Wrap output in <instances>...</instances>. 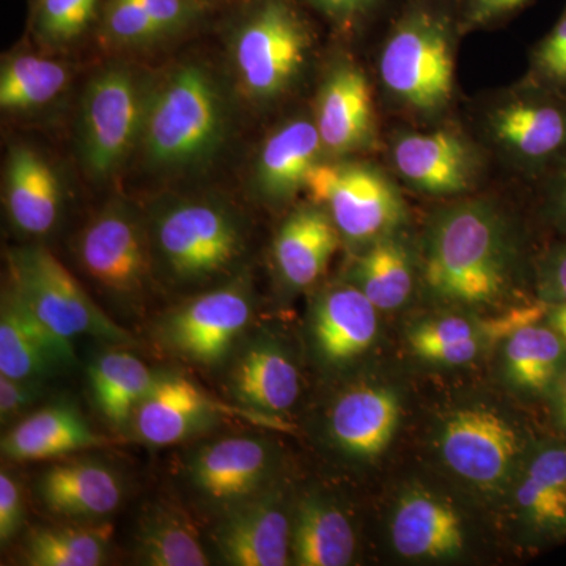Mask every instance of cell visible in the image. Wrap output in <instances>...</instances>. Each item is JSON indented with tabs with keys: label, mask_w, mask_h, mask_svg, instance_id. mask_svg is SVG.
Returning a JSON list of instances; mask_svg holds the SVG:
<instances>
[{
	"label": "cell",
	"mask_w": 566,
	"mask_h": 566,
	"mask_svg": "<svg viewBox=\"0 0 566 566\" xmlns=\"http://www.w3.org/2000/svg\"><path fill=\"white\" fill-rule=\"evenodd\" d=\"M419 240L420 286L442 304L504 303L531 282L535 260L516 208L499 191L436 205Z\"/></svg>",
	"instance_id": "obj_1"
},
{
	"label": "cell",
	"mask_w": 566,
	"mask_h": 566,
	"mask_svg": "<svg viewBox=\"0 0 566 566\" xmlns=\"http://www.w3.org/2000/svg\"><path fill=\"white\" fill-rule=\"evenodd\" d=\"M463 39L457 0H400L382 28L371 69L385 115L415 126L457 117Z\"/></svg>",
	"instance_id": "obj_2"
},
{
	"label": "cell",
	"mask_w": 566,
	"mask_h": 566,
	"mask_svg": "<svg viewBox=\"0 0 566 566\" xmlns=\"http://www.w3.org/2000/svg\"><path fill=\"white\" fill-rule=\"evenodd\" d=\"M463 118L495 170L526 188L566 161V93L523 76L476 95Z\"/></svg>",
	"instance_id": "obj_3"
},
{
	"label": "cell",
	"mask_w": 566,
	"mask_h": 566,
	"mask_svg": "<svg viewBox=\"0 0 566 566\" xmlns=\"http://www.w3.org/2000/svg\"><path fill=\"white\" fill-rule=\"evenodd\" d=\"M381 155L405 191L436 203L486 191L497 172L460 114L430 126L394 122L385 132Z\"/></svg>",
	"instance_id": "obj_4"
},
{
	"label": "cell",
	"mask_w": 566,
	"mask_h": 566,
	"mask_svg": "<svg viewBox=\"0 0 566 566\" xmlns=\"http://www.w3.org/2000/svg\"><path fill=\"white\" fill-rule=\"evenodd\" d=\"M226 134L221 88L202 66L180 65L151 85L139 145L156 169L182 170L210 161Z\"/></svg>",
	"instance_id": "obj_5"
},
{
	"label": "cell",
	"mask_w": 566,
	"mask_h": 566,
	"mask_svg": "<svg viewBox=\"0 0 566 566\" xmlns=\"http://www.w3.org/2000/svg\"><path fill=\"white\" fill-rule=\"evenodd\" d=\"M303 0H253L233 33V62L253 102L292 95L315 59L316 31Z\"/></svg>",
	"instance_id": "obj_6"
},
{
	"label": "cell",
	"mask_w": 566,
	"mask_h": 566,
	"mask_svg": "<svg viewBox=\"0 0 566 566\" xmlns=\"http://www.w3.org/2000/svg\"><path fill=\"white\" fill-rule=\"evenodd\" d=\"M153 262L170 282L199 286L230 273L245 249L244 227L232 208L210 199H180L153 211Z\"/></svg>",
	"instance_id": "obj_7"
},
{
	"label": "cell",
	"mask_w": 566,
	"mask_h": 566,
	"mask_svg": "<svg viewBox=\"0 0 566 566\" xmlns=\"http://www.w3.org/2000/svg\"><path fill=\"white\" fill-rule=\"evenodd\" d=\"M308 202L326 208L344 243L359 251L409 226L405 189L374 158L322 159L305 180Z\"/></svg>",
	"instance_id": "obj_8"
},
{
	"label": "cell",
	"mask_w": 566,
	"mask_h": 566,
	"mask_svg": "<svg viewBox=\"0 0 566 566\" xmlns=\"http://www.w3.org/2000/svg\"><path fill=\"white\" fill-rule=\"evenodd\" d=\"M7 286L33 315L71 342L92 337L118 346L134 344L132 334L104 314L46 248L28 245L10 251Z\"/></svg>",
	"instance_id": "obj_9"
},
{
	"label": "cell",
	"mask_w": 566,
	"mask_h": 566,
	"mask_svg": "<svg viewBox=\"0 0 566 566\" xmlns=\"http://www.w3.org/2000/svg\"><path fill=\"white\" fill-rule=\"evenodd\" d=\"M311 112L324 158L381 155L386 128L374 76L348 50H338L326 63Z\"/></svg>",
	"instance_id": "obj_10"
},
{
	"label": "cell",
	"mask_w": 566,
	"mask_h": 566,
	"mask_svg": "<svg viewBox=\"0 0 566 566\" xmlns=\"http://www.w3.org/2000/svg\"><path fill=\"white\" fill-rule=\"evenodd\" d=\"M150 87L122 65L103 70L88 82L82 99L80 153L93 180L117 172L140 144Z\"/></svg>",
	"instance_id": "obj_11"
},
{
	"label": "cell",
	"mask_w": 566,
	"mask_h": 566,
	"mask_svg": "<svg viewBox=\"0 0 566 566\" xmlns=\"http://www.w3.org/2000/svg\"><path fill=\"white\" fill-rule=\"evenodd\" d=\"M251 279L237 275L170 308L156 324L159 345L186 363L218 367L229 360L251 324Z\"/></svg>",
	"instance_id": "obj_12"
},
{
	"label": "cell",
	"mask_w": 566,
	"mask_h": 566,
	"mask_svg": "<svg viewBox=\"0 0 566 566\" xmlns=\"http://www.w3.org/2000/svg\"><path fill=\"white\" fill-rule=\"evenodd\" d=\"M76 255L84 273L115 300L133 303L150 282V233L123 200L93 216L77 238Z\"/></svg>",
	"instance_id": "obj_13"
},
{
	"label": "cell",
	"mask_w": 566,
	"mask_h": 566,
	"mask_svg": "<svg viewBox=\"0 0 566 566\" xmlns=\"http://www.w3.org/2000/svg\"><path fill=\"white\" fill-rule=\"evenodd\" d=\"M273 447L253 436H229L193 450L186 460L189 490L223 513L266 493L274 472Z\"/></svg>",
	"instance_id": "obj_14"
},
{
	"label": "cell",
	"mask_w": 566,
	"mask_h": 566,
	"mask_svg": "<svg viewBox=\"0 0 566 566\" xmlns=\"http://www.w3.org/2000/svg\"><path fill=\"white\" fill-rule=\"evenodd\" d=\"M223 417H243L273 427V417L216 400L188 376L158 371L155 382L134 412L132 428L150 446H172L210 430Z\"/></svg>",
	"instance_id": "obj_15"
},
{
	"label": "cell",
	"mask_w": 566,
	"mask_h": 566,
	"mask_svg": "<svg viewBox=\"0 0 566 566\" xmlns=\"http://www.w3.org/2000/svg\"><path fill=\"white\" fill-rule=\"evenodd\" d=\"M517 436L504 417L488 409H465L450 417L442 431L446 463L468 482L493 486L516 460Z\"/></svg>",
	"instance_id": "obj_16"
},
{
	"label": "cell",
	"mask_w": 566,
	"mask_h": 566,
	"mask_svg": "<svg viewBox=\"0 0 566 566\" xmlns=\"http://www.w3.org/2000/svg\"><path fill=\"white\" fill-rule=\"evenodd\" d=\"M214 545L227 565H289L292 521L279 494L268 490L221 513Z\"/></svg>",
	"instance_id": "obj_17"
},
{
	"label": "cell",
	"mask_w": 566,
	"mask_h": 566,
	"mask_svg": "<svg viewBox=\"0 0 566 566\" xmlns=\"http://www.w3.org/2000/svg\"><path fill=\"white\" fill-rule=\"evenodd\" d=\"M234 352L226 390L232 403L266 417L289 411L301 392L300 370L281 342L260 335Z\"/></svg>",
	"instance_id": "obj_18"
},
{
	"label": "cell",
	"mask_w": 566,
	"mask_h": 566,
	"mask_svg": "<svg viewBox=\"0 0 566 566\" xmlns=\"http://www.w3.org/2000/svg\"><path fill=\"white\" fill-rule=\"evenodd\" d=\"M74 364L73 342L41 322L7 286L0 307V375L41 382Z\"/></svg>",
	"instance_id": "obj_19"
},
{
	"label": "cell",
	"mask_w": 566,
	"mask_h": 566,
	"mask_svg": "<svg viewBox=\"0 0 566 566\" xmlns=\"http://www.w3.org/2000/svg\"><path fill=\"white\" fill-rule=\"evenodd\" d=\"M324 159L322 140L312 112L286 118L268 134L256 156L253 185L271 205L292 202L304 192L305 180Z\"/></svg>",
	"instance_id": "obj_20"
},
{
	"label": "cell",
	"mask_w": 566,
	"mask_h": 566,
	"mask_svg": "<svg viewBox=\"0 0 566 566\" xmlns=\"http://www.w3.org/2000/svg\"><path fill=\"white\" fill-rule=\"evenodd\" d=\"M344 243L326 208L308 202L294 208L279 227L273 259L279 277L289 289L304 290L323 277Z\"/></svg>",
	"instance_id": "obj_21"
},
{
	"label": "cell",
	"mask_w": 566,
	"mask_h": 566,
	"mask_svg": "<svg viewBox=\"0 0 566 566\" xmlns=\"http://www.w3.org/2000/svg\"><path fill=\"white\" fill-rule=\"evenodd\" d=\"M378 312L348 281L319 293L312 308V335L322 359L345 364L367 352L378 334Z\"/></svg>",
	"instance_id": "obj_22"
},
{
	"label": "cell",
	"mask_w": 566,
	"mask_h": 566,
	"mask_svg": "<svg viewBox=\"0 0 566 566\" xmlns=\"http://www.w3.org/2000/svg\"><path fill=\"white\" fill-rule=\"evenodd\" d=\"M41 502L55 515L98 521L112 515L123 501L120 475L95 460L52 464L36 482Z\"/></svg>",
	"instance_id": "obj_23"
},
{
	"label": "cell",
	"mask_w": 566,
	"mask_h": 566,
	"mask_svg": "<svg viewBox=\"0 0 566 566\" xmlns=\"http://www.w3.org/2000/svg\"><path fill=\"white\" fill-rule=\"evenodd\" d=\"M346 281L378 311L400 308L420 285L419 240H411L405 227L365 245L354 256Z\"/></svg>",
	"instance_id": "obj_24"
},
{
	"label": "cell",
	"mask_w": 566,
	"mask_h": 566,
	"mask_svg": "<svg viewBox=\"0 0 566 566\" xmlns=\"http://www.w3.org/2000/svg\"><path fill=\"white\" fill-rule=\"evenodd\" d=\"M6 205L11 223L29 237H44L61 218V180L46 159L25 145H14L9 153Z\"/></svg>",
	"instance_id": "obj_25"
},
{
	"label": "cell",
	"mask_w": 566,
	"mask_h": 566,
	"mask_svg": "<svg viewBox=\"0 0 566 566\" xmlns=\"http://www.w3.org/2000/svg\"><path fill=\"white\" fill-rule=\"evenodd\" d=\"M74 406L55 403L31 412L2 438V455L10 461H41L107 444Z\"/></svg>",
	"instance_id": "obj_26"
},
{
	"label": "cell",
	"mask_w": 566,
	"mask_h": 566,
	"mask_svg": "<svg viewBox=\"0 0 566 566\" xmlns=\"http://www.w3.org/2000/svg\"><path fill=\"white\" fill-rule=\"evenodd\" d=\"M400 419L397 395L382 387L345 392L329 412V434L345 453L371 458L389 446Z\"/></svg>",
	"instance_id": "obj_27"
},
{
	"label": "cell",
	"mask_w": 566,
	"mask_h": 566,
	"mask_svg": "<svg viewBox=\"0 0 566 566\" xmlns=\"http://www.w3.org/2000/svg\"><path fill=\"white\" fill-rule=\"evenodd\" d=\"M395 551L406 558H444L461 553L463 526L452 506L428 493L405 495L392 517Z\"/></svg>",
	"instance_id": "obj_28"
},
{
	"label": "cell",
	"mask_w": 566,
	"mask_h": 566,
	"mask_svg": "<svg viewBox=\"0 0 566 566\" xmlns=\"http://www.w3.org/2000/svg\"><path fill=\"white\" fill-rule=\"evenodd\" d=\"M93 401L114 430L132 427L134 412L155 382L158 371L125 349H107L88 365Z\"/></svg>",
	"instance_id": "obj_29"
},
{
	"label": "cell",
	"mask_w": 566,
	"mask_h": 566,
	"mask_svg": "<svg viewBox=\"0 0 566 566\" xmlns=\"http://www.w3.org/2000/svg\"><path fill=\"white\" fill-rule=\"evenodd\" d=\"M356 535L352 521L337 505L307 497L297 506L292 524V560L300 566L352 564Z\"/></svg>",
	"instance_id": "obj_30"
},
{
	"label": "cell",
	"mask_w": 566,
	"mask_h": 566,
	"mask_svg": "<svg viewBox=\"0 0 566 566\" xmlns=\"http://www.w3.org/2000/svg\"><path fill=\"white\" fill-rule=\"evenodd\" d=\"M524 520L543 534L566 528V444L539 447L516 488Z\"/></svg>",
	"instance_id": "obj_31"
},
{
	"label": "cell",
	"mask_w": 566,
	"mask_h": 566,
	"mask_svg": "<svg viewBox=\"0 0 566 566\" xmlns=\"http://www.w3.org/2000/svg\"><path fill=\"white\" fill-rule=\"evenodd\" d=\"M136 556L147 566H207L199 531L188 513L172 504L150 506L136 532Z\"/></svg>",
	"instance_id": "obj_32"
},
{
	"label": "cell",
	"mask_w": 566,
	"mask_h": 566,
	"mask_svg": "<svg viewBox=\"0 0 566 566\" xmlns=\"http://www.w3.org/2000/svg\"><path fill=\"white\" fill-rule=\"evenodd\" d=\"M506 374L532 394H551L566 368V344L549 323L520 327L505 340Z\"/></svg>",
	"instance_id": "obj_33"
},
{
	"label": "cell",
	"mask_w": 566,
	"mask_h": 566,
	"mask_svg": "<svg viewBox=\"0 0 566 566\" xmlns=\"http://www.w3.org/2000/svg\"><path fill=\"white\" fill-rule=\"evenodd\" d=\"M114 527L109 523L41 527L29 534L24 564L31 566H98L109 557Z\"/></svg>",
	"instance_id": "obj_34"
},
{
	"label": "cell",
	"mask_w": 566,
	"mask_h": 566,
	"mask_svg": "<svg viewBox=\"0 0 566 566\" xmlns=\"http://www.w3.org/2000/svg\"><path fill=\"white\" fill-rule=\"evenodd\" d=\"M69 81V70L61 62L35 55L10 57L0 73V107L29 111L46 106L61 95Z\"/></svg>",
	"instance_id": "obj_35"
},
{
	"label": "cell",
	"mask_w": 566,
	"mask_h": 566,
	"mask_svg": "<svg viewBox=\"0 0 566 566\" xmlns=\"http://www.w3.org/2000/svg\"><path fill=\"white\" fill-rule=\"evenodd\" d=\"M308 10L314 11L335 33V36L349 41L363 39L382 29L392 17L400 0H303Z\"/></svg>",
	"instance_id": "obj_36"
},
{
	"label": "cell",
	"mask_w": 566,
	"mask_h": 566,
	"mask_svg": "<svg viewBox=\"0 0 566 566\" xmlns=\"http://www.w3.org/2000/svg\"><path fill=\"white\" fill-rule=\"evenodd\" d=\"M103 0H33V29L52 48L69 46L99 17Z\"/></svg>",
	"instance_id": "obj_37"
},
{
	"label": "cell",
	"mask_w": 566,
	"mask_h": 566,
	"mask_svg": "<svg viewBox=\"0 0 566 566\" xmlns=\"http://www.w3.org/2000/svg\"><path fill=\"white\" fill-rule=\"evenodd\" d=\"M99 35L112 48H140L164 39L139 0H103Z\"/></svg>",
	"instance_id": "obj_38"
},
{
	"label": "cell",
	"mask_w": 566,
	"mask_h": 566,
	"mask_svg": "<svg viewBox=\"0 0 566 566\" xmlns=\"http://www.w3.org/2000/svg\"><path fill=\"white\" fill-rule=\"evenodd\" d=\"M527 80L566 93V3L560 17L528 50Z\"/></svg>",
	"instance_id": "obj_39"
},
{
	"label": "cell",
	"mask_w": 566,
	"mask_h": 566,
	"mask_svg": "<svg viewBox=\"0 0 566 566\" xmlns=\"http://www.w3.org/2000/svg\"><path fill=\"white\" fill-rule=\"evenodd\" d=\"M535 0H457L464 36L504 28Z\"/></svg>",
	"instance_id": "obj_40"
},
{
	"label": "cell",
	"mask_w": 566,
	"mask_h": 566,
	"mask_svg": "<svg viewBox=\"0 0 566 566\" xmlns=\"http://www.w3.org/2000/svg\"><path fill=\"white\" fill-rule=\"evenodd\" d=\"M534 290L546 304H566V238H558L538 252Z\"/></svg>",
	"instance_id": "obj_41"
},
{
	"label": "cell",
	"mask_w": 566,
	"mask_h": 566,
	"mask_svg": "<svg viewBox=\"0 0 566 566\" xmlns=\"http://www.w3.org/2000/svg\"><path fill=\"white\" fill-rule=\"evenodd\" d=\"M527 189L538 218L558 237L566 238V161Z\"/></svg>",
	"instance_id": "obj_42"
},
{
	"label": "cell",
	"mask_w": 566,
	"mask_h": 566,
	"mask_svg": "<svg viewBox=\"0 0 566 566\" xmlns=\"http://www.w3.org/2000/svg\"><path fill=\"white\" fill-rule=\"evenodd\" d=\"M164 36L191 28L205 11L203 0H139Z\"/></svg>",
	"instance_id": "obj_43"
},
{
	"label": "cell",
	"mask_w": 566,
	"mask_h": 566,
	"mask_svg": "<svg viewBox=\"0 0 566 566\" xmlns=\"http://www.w3.org/2000/svg\"><path fill=\"white\" fill-rule=\"evenodd\" d=\"M44 390L40 381L9 378L0 375V420L6 424L31 411Z\"/></svg>",
	"instance_id": "obj_44"
},
{
	"label": "cell",
	"mask_w": 566,
	"mask_h": 566,
	"mask_svg": "<svg viewBox=\"0 0 566 566\" xmlns=\"http://www.w3.org/2000/svg\"><path fill=\"white\" fill-rule=\"evenodd\" d=\"M24 523V499L20 483L7 471L0 474V543L9 545Z\"/></svg>",
	"instance_id": "obj_45"
},
{
	"label": "cell",
	"mask_w": 566,
	"mask_h": 566,
	"mask_svg": "<svg viewBox=\"0 0 566 566\" xmlns=\"http://www.w3.org/2000/svg\"><path fill=\"white\" fill-rule=\"evenodd\" d=\"M549 395L553 398L554 416H556L558 427L566 431V368L558 376Z\"/></svg>",
	"instance_id": "obj_46"
},
{
	"label": "cell",
	"mask_w": 566,
	"mask_h": 566,
	"mask_svg": "<svg viewBox=\"0 0 566 566\" xmlns=\"http://www.w3.org/2000/svg\"><path fill=\"white\" fill-rule=\"evenodd\" d=\"M546 322L557 331L566 344V304H547Z\"/></svg>",
	"instance_id": "obj_47"
},
{
	"label": "cell",
	"mask_w": 566,
	"mask_h": 566,
	"mask_svg": "<svg viewBox=\"0 0 566 566\" xmlns=\"http://www.w3.org/2000/svg\"><path fill=\"white\" fill-rule=\"evenodd\" d=\"M32 2H33V0H32Z\"/></svg>",
	"instance_id": "obj_48"
}]
</instances>
